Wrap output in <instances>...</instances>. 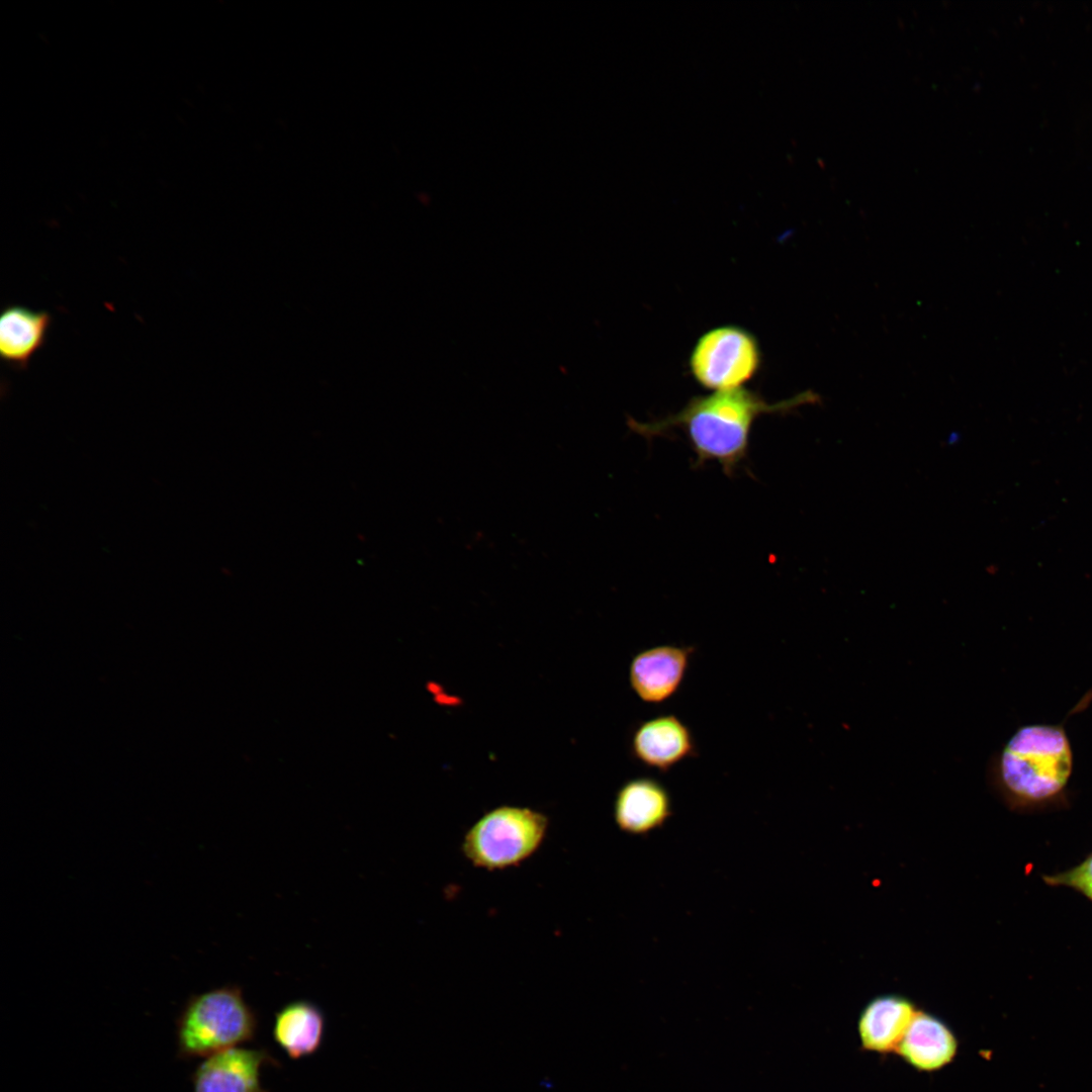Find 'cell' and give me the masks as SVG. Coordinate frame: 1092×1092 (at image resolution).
<instances>
[{
  "label": "cell",
  "mask_w": 1092,
  "mask_h": 1092,
  "mask_svg": "<svg viewBox=\"0 0 1092 1092\" xmlns=\"http://www.w3.org/2000/svg\"><path fill=\"white\" fill-rule=\"evenodd\" d=\"M817 399L812 391H805L768 402L759 393L741 387L693 396L681 410L664 419L649 423L629 419L628 426L646 439L678 429L696 455L695 467L715 461L727 476H732L747 455L750 433L759 417L790 413Z\"/></svg>",
  "instance_id": "6da1fadb"
},
{
  "label": "cell",
  "mask_w": 1092,
  "mask_h": 1092,
  "mask_svg": "<svg viewBox=\"0 0 1092 1092\" xmlns=\"http://www.w3.org/2000/svg\"><path fill=\"white\" fill-rule=\"evenodd\" d=\"M1064 723L1018 727L990 760L989 782L1009 810L1068 807L1074 753Z\"/></svg>",
  "instance_id": "7a4b0ae2"
},
{
  "label": "cell",
  "mask_w": 1092,
  "mask_h": 1092,
  "mask_svg": "<svg viewBox=\"0 0 1092 1092\" xmlns=\"http://www.w3.org/2000/svg\"><path fill=\"white\" fill-rule=\"evenodd\" d=\"M258 1016L237 985H225L192 995L176 1019L177 1056L181 1060L207 1058L253 1041Z\"/></svg>",
  "instance_id": "3957f363"
},
{
  "label": "cell",
  "mask_w": 1092,
  "mask_h": 1092,
  "mask_svg": "<svg viewBox=\"0 0 1092 1092\" xmlns=\"http://www.w3.org/2000/svg\"><path fill=\"white\" fill-rule=\"evenodd\" d=\"M549 820L524 807L500 806L479 818L464 834L461 850L475 868L503 871L530 858L546 838Z\"/></svg>",
  "instance_id": "277c9868"
},
{
  "label": "cell",
  "mask_w": 1092,
  "mask_h": 1092,
  "mask_svg": "<svg viewBox=\"0 0 1092 1092\" xmlns=\"http://www.w3.org/2000/svg\"><path fill=\"white\" fill-rule=\"evenodd\" d=\"M762 353L757 338L737 325H723L704 333L689 357L693 378L716 391L741 388L760 370Z\"/></svg>",
  "instance_id": "5b68a950"
},
{
  "label": "cell",
  "mask_w": 1092,
  "mask_h": 1092,
  "mask_svg": "<svg viewBox=\"0 0 1092 1092\" xmlns=\"http://www.w3.org/2000/svg\"><path fill=\"white\" fill-rule=\"evenodd\" d=\"M266 1065L279 1066L266 1049L235 1046L216 1053L196 1067L192 1092H268L261 1082Z\"/></svg>",
  "instance_id": "8992f818"
},
{
  "label": "cell",
  "mask_w": 1092,
  "mask_h": 1092,
  "mask_svg": "<svg viewBox=\"0 0 1092 1092\" xmlns=\"http://www.w3.org/2000/svg\"><path fill=\"white\" fill-rule=\"evenodd\" d=\"M693 652V647L674 645H660L638 652L629 669L632 690L648 704L666 701L681 685Z\"/></svg>",
  "instance_id": "52a82bcc"
},
{
  "label": "cell",
  "mask_w": 1092,
  "mask_h": 1092,
  "mask_svg": "<svg viewBox=\"0 0 1092 1092\" xmlns=\"http://www.w3.org/2000/svg\"><path fill=\"white\" fill-rule=\"evenodd\" d=\"M631 750L645 766L666 771L694 756L696 743L690 728L669 714L641 723L633 733Z\"/></svg>",
  "instance_id": "ba28073f"
},
{
  "label": "cell",
  "mask_w": 1092,
  "mask_h": 1092,
  "mask_svg": "<svg viewBox=\"0 0 1092 1092\" xmlns=\"http://www.w3.org/2000/svg\"><path fill=\"white\" fill-rule=\"evenodd\" d=\"M670 815V796L665 787L655 779H632L617 793L614 818L617 826L625 833H648L662 826Z\"/></svg>",
  "instance_id": "9c48e42d"
},
{
  "label": "cell",
  "mask_w": 1092,
  "mask_h": 1092,
  "mask_svg": "<svg viewBox=\"0 0 1092 1092\" xmlns=\"http://www.w3.org/2000/svg\"><path fill=\"white\" fill-rule=\"evenodd\" d=\"M53 325L48 310L7 304L0 314V357L4 364L26 370L31 359L46 345Z\"/></svg>",
  "instance_id": "30bf717a"
},
{
  "label": "cell",
  "mask_w": 1092,
  "mask_h": 1092,
  "mask_svg": "<svg viewBox=\"0 0 1092 1092\" xmlns=\"http://www.w3.org/2000/svg\"><path fill=\"white\" fill-rule=\"evenodd\" d=\"M958 1048L954 1032L942 1019L917 1010L896 1053L916 1070L932 1072L948 1065Z\"/></svg>",
  "instance_id": "8fae6325"
},
{
  "label": "cell",
  "mask_w": 1092,
  "mask_h": 1092,
  "mask_svg": "<svg viewBox=\"0 0 1092 1092\" xmlns=\"http://www.w3.org/2000/svg\"><path fill=\"white\" fill-rule=\"evenodd\" d=\"M907 997L883 994L870 1000L859 1013L857 1032L861 1046L876 1053L896 1052L916 1013Z\"/></svg>",
  "instance_id": "7c38bea8"
},
{
  "label": "cell",
  "mask_w": 1092,
  "mask_h": 1092,
  "mask_svg": "<svg viewBox=\"0 0 1092 1092\" xmlns=\"http://www.w3.org/2000/svg\"><path fill=\"white\" fill-rule=\"evenodd\" d=\"M325 1028L323 1010L313 1002L297 1000L275 1013L273 1037L290 1059L298 1060L320 1049Z\"/></svg>",
  "instance_id": "4fadbf2b"
},
{
  "label": "cell",
  "mask_w": 1092,
  "mask_h": 1092,
  "mask_svg": "<svg viewBox=\"0 0 1092 1092\" xmlns=\"http://www.w3.org/2000/svg\"><path fill=\"white\" fill-rule=\"evenodd\" d=\"M1042 880L1051 887L1072 889L1092 902V851L1078 864L1060 873L1044 875Z\"/></svg>",
  "instance_id": "5bb4252c"
}]
</instances>
